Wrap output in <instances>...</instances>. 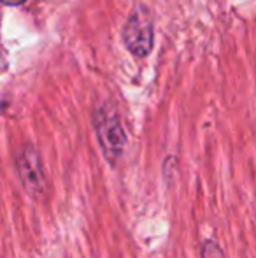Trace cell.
<instances>
[{
  "mask_svg": "<svg viewBox=\"0 0 256 258\" xmlns=\"http://www.w3.org/2000/svg\"><path fill=\"white\" fill-rule=\"evenodd\" d=\"M93 126H95L97 141H99L104 158L111 165H116L123 158L128 144V137L120 119V114L113 105H100L93 114Z\"/></svg>",
  "mask_w": 256,
  "mask_h": 258,
  "instance_id": "1",
  "label": "cell"
},
{
  "mask_svg": "<svg viewBox=\"0 0 256 258\" xmlns=\"http://www.w3.org/2000/svg\"><path fill=\"white\" fill-rule=\"evenodd\" d=\"M14 169L23 190L34 201L41 202L46 199L49 190L48 174L42 162V156L32 144H25L14 155Z\"/></svg>",
  "mask_w": 256,
  "mask_h": 258,
  "instance_id": "2",
  "label": "cell"
},
{
  "mask_svg": "<svg viewBox=\"0 0 256 258\" xmlns=\"http://www.w3.org/2000/svg\"><path fill=\"white\" fill-rule=\"evenodd\" d=\"M123 41L128 51L135 56H147L154 44V27L149 11L139 6L130 13L123 27Z\"/></svg>",
  "mask_w": 256,
  "mask_h": 258,
  "instance_id": "3",
  "label": "cell"
},
{
  "mask_svg": "<svg viewBox=\"0 0 256 258\" xmlns=\"http://www.w3.org/2000/svg\"><path fill=\"white\" fill-rule=\"evenodd\" d=\"M202 258H225V253L214 241H205L202 244Z\"/></svg>",
  "mask_w": 256,
  "mask_h": 258,
  "instance_id": "4",
  "label": "cell"
},
{
  "mask_svg": "<svg viewBox=\"0 0 256 258\" xmlns=\"http://www.w3.org/2000/svg\"><path fill=\"white\" fill-rule=\"evenodd\" d=\"M6 6H20V4H23L25 0H2Z\"/></svg>",
  "mask_w": 256,
  "mask_h": 258,
  "instance_id": "5",
  "label": "cell"
}]
</instances>
